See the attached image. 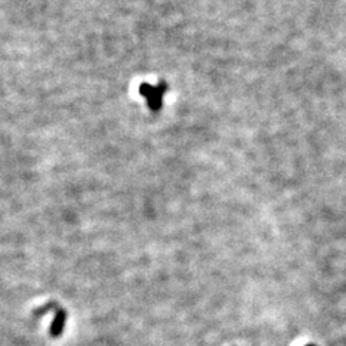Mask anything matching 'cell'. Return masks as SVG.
<instances>
[{"label": "cell", "instance_id": "3", "mask_svg": "<svg viewBox=\"0 0 346 346\" xmlns=\"http://www.w3.org/2000/svg\"><path fill=\"white\" fill-rule=\"evenodd\" d=\"M306 346H316V345H313V343H309V345H306Z\"/></svg>", "mask_w": 346, "mask_h": 346}, {"label": "cell", "instance_id": "2", "mask_svg": "<svg viewBox=\"0 0 346 346\" xmlns=\"http://www.w3.org/2000/svg\"><path fill=\"white\" fill-rule=\"evenodd\" d=\"M67 317H68V313H67V310L62 308L55 309V319L52 324H51V328H49V335H51V338H59L62 335V332H64V328H65V323H67Z\"/></svg>", "mask_w": 346, "mask_h": 346}, {"label": "cell", "instance_id": "1", "mask_svg": "<svg viewBox=\"0 0 346 346\" xmlns=\"http://www.w3.org/2000/svg\"><path fill=\"white\" fill-rule=\"evenodd\" d=\"M165 85H159L157 88H154V87H150V85L147 84H141L140 87V92L145 95L149 101V106L152 110L154 111H157L159 108L161 107V101H163V91H165Z\"/></svg>", "mask_w": 346, "mask_h": 346}]
</instances>
